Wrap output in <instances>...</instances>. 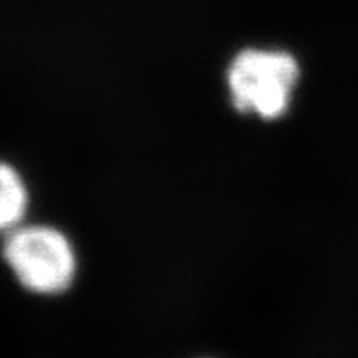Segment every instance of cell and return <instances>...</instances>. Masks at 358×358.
<instances>
[{
  "mask_svg": "<svg viewBox=\"0 0 358 358\" xmlns=\"http://www.w3.org/2000/svg\"><path fill=\"white\" fill-rule=\"evenodd\" d=\"M299 77V64L290 53L249 48L232 60L227 85L237 110L275 120L289 110Z\"/></svg>",
  "mask_w": 358,
  "mask_h": 358,
  "instance_id": "1",
  "label": "cell"
},
{
  "mask_svg": "<svg viewBox=\"0 0 358 358\" xmlns=\"http://www.w3.org/2000/svg\"><path fill=\"white\" fill-rule=\"evenodd\" d=\"M3 259L27 289L58 294L70 287L75 275V254L69 239L52 227H24L3 244Z\"/></svg>",
  "mask_w": 358,
  "mask_h": 358,
  "instance_id": "2",
  "label": "cell"
},
{
  "mask_svg": "<svg viewBox=\"0 0 358 358\" xmlns=\"http://www.w3.org/2000/svg\"><path fill=\"white\" fill-rule=\"evenodd\" d=\"M29 196L19 173L0 163V231L15 227L24 217Z\"/></svg>",
  "mask_w": 358,
  "mask_h": 358,
  "instance_id": "3",
  "label": "cell"
}]
</instances>
